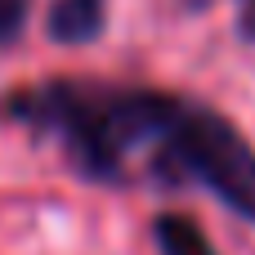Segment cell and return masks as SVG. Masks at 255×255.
<instances>
[{"instance_id": "cell-1", "label": "cell", "mask_w": 255, "mask_h": 255, "mask_svg": "<svg viewBox=\"0 0 255 255\" xmlns=\"http://www.w3.org/2000/svg\"><path fill=\"white\" fill-rule=\"evenodd\" d=\"M170 148L233 211L255 220V152L224 117H215V112H188L184 117L179 112L175 130H170Z\"/></svg>"}, {"instance_id": "cell-2", "label": "cell", "mask_w": 255, "mask_h": 255, "mask_svg": "<svg viewBox=\"0 0 255 255\" xmlns=\"http://www.w3.org/2000/svg\"><path fill=\"white\" fill-rule=\"evenodd\" d=\"M103 27V0H58L49 9V36L54 40H90Z\"/></svg>"}, {"instance_id": "cell-3", "label": "cell", "mask_w": 255, "mask_h": 255, "mask_svg": "<svg viewBox=\"0 0 255 255\" xmlns=\"http://www.w3.org/2000/svg\"><path fill=\"white\" fill-rule=\"evenodd\" d=\"M157 242H161V255H215L206 233L184 215H161L157 220Z\"/></svg>"}, {"instance_id": "cell-4", "label": "cell", "mask_w": 255, "mask_h": 255, "mask_svg": "<svg viewBox=\"0 0 255 255\" xmlns=\"http://www.w3.org/2000/svg\"><path fill=\"white\" fill-rule=\"evenodd\" d=\"M22 13H27V0H0V40H9L22 27Z\"/></svg>"}, {"instance_id": "cell-5", "label": "cell", "mask_w": 255, "mask_h": 255, "mask_svg": "<svg viewBox=\"0 0 255 255\" xmlns=\"http://www.w3.org/2000/svg\"><path fill=\"white\" fill-rule=\"evenodd\" d=\"M247 27H251V31H255V4H251V13H247Z\"/></svg>"}]
</instances>
